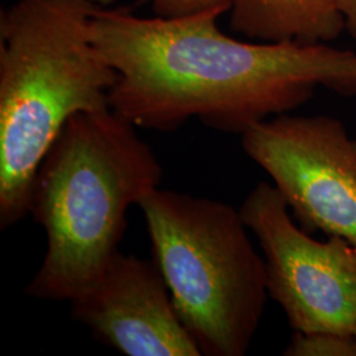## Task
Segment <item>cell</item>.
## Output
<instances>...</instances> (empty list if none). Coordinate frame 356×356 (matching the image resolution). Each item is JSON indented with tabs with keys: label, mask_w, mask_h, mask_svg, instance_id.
Masks as SVG:
<instances>
[{
	"label": "cell",
	"mask_w": 356,
	"mask_h": 356,
	"mask_svg": "<svg viewBox=\"0 0 356 356\" xmlns=\"http://www.w3.org/2000/svg\"><path fill=\"white\" fill-rule=\"evenodd\" d=\"M210 10L140 17L98 7L91 38L118 72L110 108L135 127L170 132L191 118L241 134L309 102L318 88L356 97V51L329 44L244 42Z\"/></svg>",
	"instance_id": "cell-1"
},
{
	"label": "cell",
	"mask_w": 356,
	"mask_h": 356,
	"mask_svg": "<svg viewBox=\"0 0 356 356\" xmlns=\"http://www.w3.org/2000/svg\"><path fill=\"white\" fill-rule=\"evenodd\" d=\"M132 123L111 108L72 116L35 178L29 214L47 252L28 296L73 301L119 251L128 209L160 188L163 166Z\"/></svg>",
	"instance_id": "cell-2"
},
{
	"label": "cell",
	"mask_w": 356,
	"mask_h": 356,
	"mask_svg": "<svg viewBox=\"0 0 356 356\" xmlns=\"http://www.w3.org/2000/svg\"><path fill=\"white\" fill-rule=\"evenodd\" d=\"M91 0H17L0 15V227L31 210L67 120L110 108L118 72L91 38Z\"/></svg>",
	"instance_id": "cell-3"
},
{
	"label": "cell",
	"mask_w": 356,
	"mask_h": 356,
	"mask_svg": "<svg viewBox=\"0 0 356 356\" xmlns=\"http://www.w3.org/2000/svg\"><path fill=\"white\" fill-rule=\"evenodd\" d=\"M178 316L202 355H245L269 298L241 210L157 188L139 204Z\"/></svg>",
	"instance_id": "cell-4"
},
{
	"label": "cell",
	"mask_w": 356,
	"mask_h": 356,
	"mask_svg": "<svg viewBox=\"0 0 356 356\" xmlns=\"http://www.w3.org/2000/svg\"><path fill=\"white\" fill-rule=\"evenodd\" d=\"M266 260L269 297L298 332L355 335L356 245L339 236L317 241L293 222L273 184L259 182L241 207Z\"/></svg>",
	"instance_id": "cell-5"
},
{
	"label": "cell",
	"mask_w": 356,
	"mask_h": 356,
	"mask_svg": "<svg viewBox=\"0 0 356 356\" xmlns=\"http://www.w3.org/2000/svg\"><path fill=\"white\" fill-rule=\"evenodd\" d=\"M242 145L306 232L322 231L356 245V139L342 122L277 115L248 128Z\"/></svg>",
	"instance_id": "cell-6"
},
{
	"label": "cell",
	"mask_w": 356,
	"mask_h": 356,
	"mask_svg": "<svg viewBox=\"0 0 356 356\" xmlns=\"http://www.w3.org/2000/svg\"><path fill=\"white\" fill-rule=\"evenodd\" d=\"M72 317L124 355H202L153 259L118 251L98 280L72 301Z\"/></svg>",
	"instance_id": "cell-7"
},
{
	"label": "cell",
	"mask_w": 356,
	"mask_h": 356,
	"mask_svg": "<svg viewBox=\"0 0 356 356\" xmlns=\"http://www.w3.org/2000/svg\"><path fill=\"white\" fill-rule=\"evenodd\" d=\"M231 28L263 42L329 44L344 29L339 0H231Z\"/></svg>",
	"instance_id": "cell-8"
},
{
	"label": "cell",
	"mask_w": 356,
	"mask_h": 356,
	"mask_svg": "<svg viewBox=\"0 0 356 356\" xmlns=\"http://www.w3.org/2000/svg\"><path fill=\"white\" fill-rule=\"evenodd\" d=\"M284 355L356 356V337L330 331H294Z\"/></svg>",
	"instance_id": "cell-9"
},
{
	"label": "cell",
	"mask_w": 356,
	"mask_h": 356,
	"mask_svg": "<svg viewBox=\"0 0 356 356\" xmlns=\"http://www.w3.org/2000/svg\"><path fill=\"white\" fill-rule=\"evenodd\" d=\"M148 4L159 17H184L210 10L229 13L231 0H141Z\"/></svg>",
	"instance_id": "cell-10"
},
{
	"label": "cell",
	"mask_w": 356,
	"mask_h": 356,
	"mask_svg": "<svg viewBox=\"0 0 356 356\" xmlns=\"http://www.w3.org/2000/svg\"><path fill=\"white\" fill-rule=\"evenodd\" d=\"M341 11L343 15L346 31L356 41V0H339Z\"/></svg>",
	"instance_id": "cell-11"
},
{
	"label": "cell",
	"mask_w": 356,
	"mask_h": 356,
	"mask_svg": "<svg viewBox=\"0 0 356 356\" xmlns=\"http://www.w3.org/2000/svg\"><path fill=\"white\" fill-rule=\"evenodd\" d=\"M91 1L98 7H110L115 0H91Z\"/></svg>",
	"instance_id": "cell-12"
},
{
	"label": "cell",
	"mask_w": 356,
	"mask_h": 356,
	"mask_svg": "<svg viewBox=\"0 0 356 356\" xmlns=\"http://www.w3.org/2000/svg\"><path fill=\"white\" fill-rule=\"evenodd\" d=\"M355 337H356V331H355Z\"/></svg>",
	"instance_id": "cell-13"
}]
</instances>
